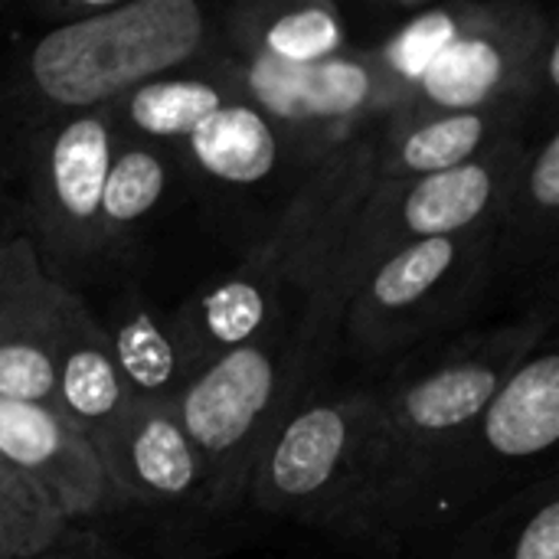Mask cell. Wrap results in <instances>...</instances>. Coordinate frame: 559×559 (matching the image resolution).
Wrapping results in <instances>:
<instances>
[{
    "instance_id": "cell-25",
    "label": "cell",
    "mask_w": 559,
    "mask_h": 559,
    "mask_svg": "<svg viewBox=\"0 0 559 559\" xmlns=\"http://www.w3.org/2000/svg\"><path fill=\"white\" fill-rule=\"evenodd\" d=\"M475 10V0H459V3H426L416 16L400 23L390 36L380 39V49L386 62L409 82V88L419 82L426 66L459 36V29L468 23Z\"/></svg>"
},
{
    "instance_id": "cell-19",
    "label": "cell",
    "mask_w": 559,
    "mask_h": 559,
    "mask_svg": "<svg viewBox=\"0 0 559 559\" xmlns=\"http://www.w3.org/2000/svg\"><path fill=\"white\" fill-rule=\"evenodd\" d=\"M177 157L203 180L226 190H249L275 177L292 157L285 134L246 98L229 102L206 118L177 151Z\"/></svg>"
},
{
    "instance_id": "cell-18",
    "label": "cell",
    "mask_w": 559,
    "mask_h": 559,
    "mask_svg": "<svg viewBox=\"0 0 559 559\" xmlns=\"http://www.w3.org/2000/svg\"><path fill=\"white\" fill-rule=\"evenodd\" d=\"M559 233V121L544 115L521 151L508 197L495 223V269L531 272L547 265L554 272Z\"/></svg>"
},
{
    "instance_id": "cell-16",
    "label": "cell",
    "mask_w": 559,
    "mask_h": 559,
    "mask_svg": "<svg viewBox=\"0 0 559 559\" xmlns=\"http://www.w3.org/2000/svg\"><path fill=\"white\" fill-rule=\"evenodd\" d=\"M52 350L56 413L92 442L128 413L131 396L118 377L102 321H95L82 298L69 288L52 311Z\"/></svg>"
},
{
    "instance_id": "cell-3",
    "label": "cell",
    "mask_w": 559,
    "mask_h": 559,
    "mask_svg": "<svg viewBox=\"0 0 559 559\" xmlns=\"http://www.w3.org/2000/svg\"><path fill=\"white\" fill-rule=\"evenodd\" d=\"M219 7L200 0H124L118 10L46 29L20 59L10 102L23 131L95 111L134 85L210 56Z\"/></svg>"
},
{
    "instance_id": "cell-23",
    "label": "cell",
    "mask_w": 559,
    "mask_h": 559,
    "mask_svg": "<svg viewBox=\"0 0 559 559\" xmlns=\"http://www.w3.org/2000/svg\"><path fill=\"white\" fill-rule=\"evenodd\" d=\"M66 288L56 285L23 233L0 239V341L52 311Z\"/></svg>"
},
{
    "instance_id": "cell-27",
    "label": "cell",
    "mask_w": 559,
    "mask_h": 559,
    "mask_svg": "<svg viewBox=\"0 0 559 559\" xmlns=\"http://www.w3.org/2000/svg\"><path fill=\"white\" fill-rule=\"evenodd\" d=\"M29 559H124L115 547H108L102 537L88 534V531H79L75 524L66 527V534L49 544L46 550H39L36 557Z\"/></svg>"
},
{
    "instance_id": "cell-8",
    "label": "cell",
    "mask_w": 559,
    "mask_h": 559,
    "mask_svg": "<svg viewBox=\"0 0 559 559\" xmlns=\"http://www.w3.org/2000/svg\"><path fill=\"white\" fill-rule=\"evenodd\" d=\"M559 442V354L554 337L537 344L501 383L485 413L436 468L409 518L406 537L432 531L495 495L554 455ZM544 478V475H540Z\"/></svg>"
},
{
    "instance_id": "cell-21",
    "label": "cell",
    "mask_w": 559,
    "mask_h": 559,
    "mask_svg": "<svg viewBox=\"0 0 559 559\" xmlns=\"http://www.w3.org/2000/svg\"><path fill=\"white\" fill-rule=\"evenodd\" d=\"M177 160V151L115 138V151L102 187L98 259H115L138 239V233L147 226V219L170 193Z\"/></svg>"
},
{
    "instance_id": "cell-24",
    "label": "cell",
    "mask_w": 559,
    "mask_h": 559,
    "mask_svg": "<svg viewBox=\"0 0 559 559\" xmlns=\"http://www.w3.org/2000/svg\"><path fill=\"white\" fill-rule=\"evenodd\" d=\"M66 518L23 475H0V559H29L66 534Z\"/></svg>"
},
{
    "instance_id": "cell-12",
    "label": "cell",
    "mask_w": 559,
    "mask_h": 559,
    "mask_svg": "<svg viewBox=\"0 0 559 559\" xmlns=\"http://www.w3.org/2000/svg\"><path fill=\"white\" fill-rule=\"evenodd\" d=\"M0 465L33 481L66 524L121 511L95 445L56 409L0 403Z\"/></svg>"
},
{
    "instance_id": "cell-7",
    "label": "cell",
    "mask_w": 559,
    "mask_h": 559,
    "mask_svg": "<svg viewBox=\"0 0 559 559\" xmlns=\"http://www.w3.org/2000/svg\"><path fill=\"white\" fill-rule=\"evenodd\" d=\"M226 66L239 98L278 124L288 154L305 160V170L357 138L383 131L409 92V82L386 62L380 43L347 46L311 66H275L233 56H226Z\"/></svg>"
},
{
    "instance_id": "cell-14",
    "label": "cell",
    "mask_w": 559,
    "mask_h": 559,
    "mask_svg": "<svg viewBox=\"0 0 559 559\" xmlns=\"http://www.w3.org/2000/svg\"><path fill=\"white\" fill-rule=\"evenodd\" d=\"M102 331L131 403H177L210 367L177 314H160L138 288L118 298Z\"/></svg>"
},
{
    "instance_id": "cell-10",
    "label": "cell",
    "mask_w": 559,
    "mask_h": 559,
    "mask_svg": "<svg viewBox=\"0 0 559 559\" xmlns=\"http://www.w3.org/2000/svg\"><path fill=\"white\" fill-rule=\"evenodd\" d=\"M115 131L105 108L56 118L23 134L29 246L43 272L69 288L98 259V213Z\"/></svg>"
},
{
    "instance_id": "cell-15",
    "label": "cell",
    "mask_w": 559,
    "mask_h": 559,
    "mask_svg": "<svg viewBox=\"0 0 559 559\" xmlns=\"http://www.w3.org/2000/svg\"><path fill=\"white\" fill-rule=\"evenodd\" d=\"M350 46V26L334 0H242L219 7L216 49L233 59L311 66Z\"/></svg>"
},
{
    "instance_id": "cell-22",
    "label": "cell",
    "mask_w": 559,
    "mask_h": 559,
    "mask_svg": "<svg viewBox=\"0 0 559 559\" xmlns=\"http://www.w3.org/2000/svg\"><path fill=\"white\" fill-rule=\"evenodd\" d=\"M52 311L0 341V403L56 409Z\"/></svg>"
},
{
    "instance_id": "cell-4",
    "label": "cell",
    "mask_w": 559,
    "mask_h": 559,
    "mask_svg": "<svg viewBox=\"0 0 559 559\" xmlns=\"http://www.w3.org/2000/svg\"><path fill=\"white\" fill-rule=\"evenodd\" d=\"M495 278V223L409 242L380 259L350 295L337 328V354L360 370L386 373L462 334Z\"/></svg>"
},
{
    "instance_id": "cell-1",
    "label": "cell",
    "mask_w": 559,
    "mask_h": 559,
    "mask_svg": "<svg viewBox=\"0 0 559 559\" xmlns=\"http://www.w3.org/2000/svg\"><path fill=\"white\" fill-rule=\"evenodd\" d=\"M557 328L547 298L514 321L462 331L370 380L357 540L400 544L423 488L511 370Z\"/></svg>"
},
{
    "instance_id": "cell-9",
    "label": "cell",
    "mask_w": 559,
    "mask_h": 559,
    "mask_svg": "<svg viewBox=\"0 0 559 559\" xmlns=\"http://www.w3.org/2000/svg\"><path fill=\"white\" fill-rule=\"evenodd\" d=\"M288 334L265 331L219 354L174 403L203 465V508L229 514L246 504L259 452L278 429Z\"/></svg>"
},
{
    "instance_id": "cell-2",
    "label": "cell",
    "mask_w": 559,
    "mask_h": 559,
    "mask_svg": "<svg viewBox=\"0 0 559 559\" xmlns=\"http://www.w3.org/2000/svg\"><path fill=\"white\" fill-rule=\"evenodd\" d=\"M380 134L357 138L301 174L298 190L252 252L174 308L206 364L265 331H282L292 344L305 301L377 183Z\"/></svg>"
},
{
    "instance_id": "cell-5",
    "label": "cell",
    "mask_w": 559,
    "mask_h": 559,
    "mask_svg": "<svg viewBox=\"0 0 559 559\" xmlns=\"http://www.w3.org/2000/svg\"><path fill=\"white\" fill-rule=\"evenodd\" d=\"M501 102H527L544 115L559 105V23L527 0H475L468 23L426 66L383 131Z\"/></svg>"
},
{
    "instance_id": "cell-13",
    "label": "cell",
    "mask_w": 559,
    "mask_h": 559,
    "mask_svg": "<svg viewBox=\"0 0 559 559\" xmlns=\"http://www.w3.org/2000/svg\"><path fill=\"white\" fill-rule=\"evenodd\" d=\"M239 98V88L229 75L226 56L213 49L210 56L160 72L111 105H105L108 124L118 141L154 144L180 151V144L219 108Z\"/></svg>"
},
{
    "instance_id": "cell-30",
    "label": "cell",
    "mask_w": 559,
    "mask_h": 559,
    "mask_svg": "<svg viewBox=\"0 0 559 559\" xmlns=\"http://www.w3.org/2000/svg\"><path fill=\"white\" fill-rule=\"evenodd\" d=\"M0 10H3V7H0Z\"/></svg>"
},
{
    "instance_id": "cell-29",
    "label": "cell",
    "mask_w": 559,
    "mask_h": 559,
    "mask_svg": "<svg viewBox=\"0 0 559 559\" xmlns=\"http://www.w3.org/2000/svg\"><path fill=\"white\" fill-rule=\"evenodd\" d=\"M0 475H3V465H0Z\"/></svg>"
},
{
    "instance_id": "cell-26",
    "label": "cell",
    "mask_w": 559,
    "mask_h": 559,
    "mask_svg": "<svg viewBox=\"0 0 559 559\" xmlns=\"http://www.w3.org/2000/svg\"><path fill=\"white\" fill-rule=\"evenodd\" d=\"M121 3L124 0H36V3H29V16L46 29H59V26L105 16V13L118 10Z\"/></svg>"
},
{
    "instance_id": "cell-11",
    "label": "cell",
    "mask_w": 559,
    "mask_h": 559,
    "mask_svg": "<svg viewBox=\"0 0 559 559\" xmlns=\"http://www.w3.org/2000/svg\"><path fill=\"white\" fill-rule=\"evenodd\" d=\"M92 445L121 508L203 504V465L174 403H131Z\"/></svg>"
},
{
    "instance_id": "cell-17",
    "label": "cell",
    "mask_w": 559,
    "mask_h": 559,
    "mask_svg": "<svg viewBox=\"0 0 559 559\" xmlns=\"http://www.w3.org/2000/svg\"><path fill=\"white\" fill-rule=\"evenodd\" d=\"M537 124V108L527 102H501L478 111L436 115L380 134L377 180H416L462 167L501 141Z\"/></svg>"
},
{
    "instance_id": "cell-20",
    "label": "cell",
    "mask_w": 559,
    "mask_h": 559,
    "mask_svg": "<svg viewBox=\"0 0 559 559\" xmlns=\"http://www.w3.org/2000/svg\"><path fill=\"white\" fill-rule=\"evenodd\" d=\"M442 559H559L557 472L534 478L478 514Z\"/></svg>"
},
{
    "instance_id": "cell-28",
    "label": "cell",
    "mask_w": 559,
    "mask_h": 559,
    "mask_svg": "<svg viewBox=\"0 0 559 559\" xmlns=\"http://www.w3.org/2000/svg\"><path fill=\"white\" fill-rule=\"evenodd\" d=\"M10 213H13V200H10V193L3 190V180H0V239H10V236H16L7 223H10Z\"/></svg>"
},
{
    "instance_id": "cell-6",
    "label": "cell",
    "mask_w": 559,
    "mask_h": 559,
    "mask_svg": "<svg viewBox=\"0 0 559 559\" xmlns=\"http://www.w3.org/2000/svg\"><path fill=\"white\" fill-rule=\"evenodd\" d=\"M367 413L370 383H328L305 396L259 452L246 504L357 540Z\"/></svg>"
}]
</instances>
